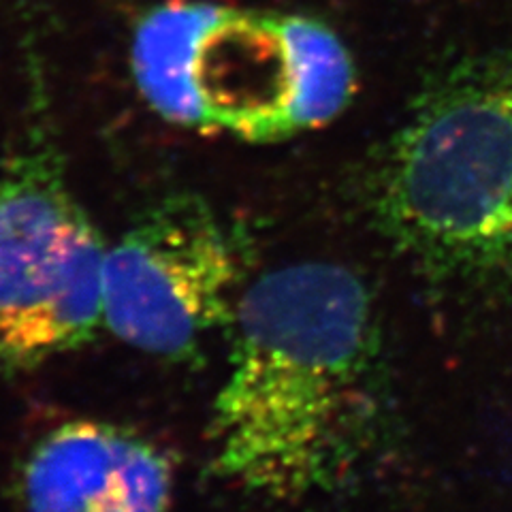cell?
I'll list each match as a JSON object with an SVG mask.
<instances>
[{"mask_svg": "<svg viewBox=\"0 0 512 512\" xmlns=\"http://www.w3.org/2000/svg\"><path fill=\"white\" fill-rule=\"evenodd\" d=\"M297 60V133L310 131L342 114L355 92V64L344 43L323 22L284 15Z\"/></svg>", "mask_w": 512, "mask_h": 512, "instance_id": "8", "label": "cell"}, {"mask_svg": "<svg viewBox=\"0 0 512 512\" xmlns=\"http://www.w3.org/2000/svg\"><path fill=\"white\" fill-rule=\"evenodd\" d=\"M107 244L47 148L0 175V374L88 344L103 320Z\"/></svg>", "mask_w": 512, "mask_h": 512, "instance_id": "3", "label": "cell"}, {"mask_svg": "<svg viewBox=\"0 0 512 512\" xmlns=\"http://www.w3.org/2000/svg\"><path fill=\"white\" fill-rule=\"evenodd\" d=\"M20 493L26 512H171V457L109 421H64L30 448Z\"/></svg>", "mask_w": 512, "mask_h": 512, "instance_id": "5", "label": "cell"}, {"mask_svg": "<svg viewBox=\"0 0 512 512\" xmlns=\"http://www.w3.org/2000/svg\"><path fill=\"white\" fill-rule=\"evenodd\" d=\"M363 186L376 231L425 278L512 284V47L423 88Z\"/></svg>", "mask_w": 512, "mask_h": 512, "instance_id": "2", "label": "cell"}, {"mask_svg": "<svg viewBox=\"0 0 512 512\" xmlns=\"http://www.w3.org/2000/svg\"><path fill=\"white\" fill-rule=\"evenodd\" d=\"M216 5H167L154 9L137 28L133 71L137 88L158 116L188 128H205V116L190 84V67Z\"/></svg>", "mask_w": 512, "mask_h": 512, "instance_id": "7", "label": "cell"}, {"mask_svg": "<svg viewBox=\"0 0 512 512\" xmlns=\"http://www.w3.org/2000/svg\"><path fill=\"white\" fill-rule=\"evenodd\" d=\"M190 84L207 131L250 141L297 135V60L284 15L218 7L203 30Z\"/></svg>", "mask_w": 512, "mask_h": 512, "instance_id": "6", "label": "cell"}, {"mask_svg": "<svg viewBox=\"0 0 512 512\" xmlns=\"http://www.w3.org/2000/svg\"><path fill=\"white\" fill-rule=\"evenodd\" d=\"M235 323L212 472L276 500L340 489L376 451L387 412L365 284L335 263L286 265L246 288Z\"/></svg>", "mask_w": 512, "mask_h": 512, "instance_id": "1", "label": "cell"}, {"mask_svg": "<svg viewBox=\"0 0 512 512\" xmlns=\"http://www.w3.org/2000/svg\"><path fill=\"white\" fill-rule=\"evenodd\" d=\"M239 278V248L212 207L195 195L167 197L107 246L105 327L146 355L190 361L235 318Z\"/></svg>", "mask_w": 512, "mask_h": 512, "instance_id": "4", "label": "cell"}]
</instances>
